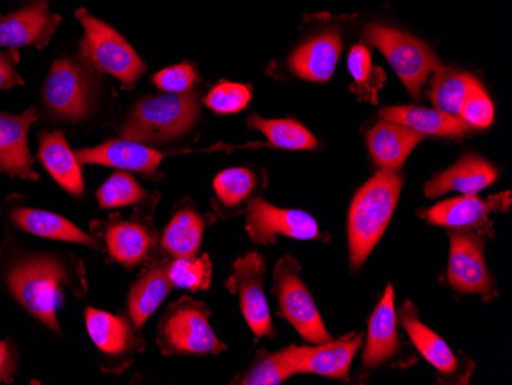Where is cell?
<instances>
[{
  "instance_id": "obj_18",
  "label": "cell",
  "mask_w": 512,
  "mask_h": 385,
  "mask_svg": "<svg viewBox=\"0 0 512 385\" xmlns=\"http://www.w3.org/2000/svg\"><path fill=\"white\" fill-rule=\"evenodd\" d=\"M341 51L339 31H325L293 51L289 59L290 70L307 82H327L335 74Z\"/></svg>"
},
{
  "instance_id": "obj_38",
  "label": "cell",
  "mask_w": 512,
  "mask_h": 385,
  "mask_svg": "<svg viewBox=\"0 0 512 385\" xmlns=\"http://www.w3.org/2000/svg\"><path fill=\"white\" fill-rule=\"evenodd\" d=\"M198 80L200 77L191 63L169 66L152 77V83L168 94L189 93L197 85Z\"/></svg>"
},
{
  "instance_id": "obj_14",
  "label": "cell",
  "mask_w": 512,
  "mask_h": 385,
  "mask_svg": "<svg viewBox=\"0 0 512 385\" xmlns=\"http://www.w3.org/2000/svg\"><path fill=\"white\" fill-rule=\"evenodd\" d=\"M36 109L22 114L0 111V172L8 177L39 180L33 169V157L28 148V135L37 120Z\"/></svg>"
},
{
  "instance_id": "obj_26",
  "label": "cell",
  "mask_w": 512,
  "mask_h": 385,
  "mask_svg": "<svg viewBox=\"0 0 512 385\" xmlns=\"http://www.w3.org/2000/svg\"><path fill=\"white\" fill-rule=\"evenodd\" d=\"M381 117L388 122L401 123L421 135L460 137L471 129L460 117L450 116L436 108L390 106V108L382 109Z\"/></svg>"
},
{
  "instance_id": "obj_35",
  "label": "cell",
  "mask_w": 512,
  "mask_h": 385,
  "mask_svg": "<svg viewBox=\"0 0 512 385\" xmlns=\"http://www.w3.org/2000/svg\"><path fill=\"white\" fill-rule=\"evenodd\" d=\"M255 188V174L246 168L226 169L214 180L215 194L226 208L241 205L255 191Z\"/></svg>"
},
{
  "instance_id": "obj_17",
  "label": "cell",
  "mask_w": 512,
  "mask_h": 385,
  "mask_svg": "<svg viewBox=\"0 0 512 385\" xmlns=\"http://www.w3.org/2000/svg\"><path fill=\"white\" fill-rule=\"evenodd\" d=\"M361 344V333L352 332L336 341L329 339L315 346H298V373L345 379Z\"/></svg>"
},
{
  "instance_id": "obj_10",
  "label": "cell",
  "mask_w": 512,
  "mask_h": 385,
  "mask_svg": "<svg viewBox=\"0 0 512 385\" xmlns=\"http://www.w3.org/2000/svg\"><path fill=\"white\" fill-rule=\"evenodd\" d=\"M266 261L258 252H249L238 258L227 278L226 287L240 298L241 312L256 339L272 336L273 324L269 304L264 293Z\"/></svg>"
},
{
  "instance_id": "obj_25",
  "label": "cell",
  "mask_w": 512,
  "mask_h": 385,
  "mask_svg": "<svg viewBox=\"0 0 512 385\" xmlns=\"http://www.w3.org/2000/svg\"><path fill=\"white\" fill-rule=\"evenodd\" d=\"M398 323L404 327L416 349L430 362L439 375L451 376L457 372L459 362H457L453 350L434 330L422 323L416 306L411 301H407L402 306Z\"/></svg>"
},
{
  "instance_id": "obj_15",
  "label": "cell",
  "mask_w": 512,
  "mask_h": 385,
  "mask_svg": "<svg viewBox=\"0 0 512 385\" xmlns=\"http://www.w3.org/2000/svg\"><path fill=\"white\" fill-rule=\"evenodd\" d=\"M82 165L108 166L120 171L137 172V174H157L158 166L165 154L149 148L145 143L134 142L128 139L108 140L99 146L83 148L77 152Z\"/></svg>"
},
{
  "instance_id": "obj_31",
  "label": "cell",
  "mask_w": 512,
  "mask_h": 385,
  "mask_svg": "<svg viewBox=\"0 0 512 385\" xmlns=\"http://www.w3.org/2000/svg\"><path fill=\"white\" fill-rule=\"evenodd\" d=\"M296 373H298V346H289L279 352L260 356L238 384L278 385L292 378Z\"/></svg>"
},
{
  "instance_id": "obj_40",
  "label": "cell",
  "mask_w": 512,
  "mask_h": 385,
  "mask_svg": "<svg viewBox=\"0 0 512 385\" xmlns=\"http://www.w3.org/2000/svg\"><path fill=\"white\" fill-rule=\"evenodd\" d=\"M17 350L10 341H0V384H10L16 375Z\"/></svg>"
},
{
  "instance_id": "obj_39",
  "label": "cell",
  "mask_w": 512,
  "mask_h": 385,
  "mask_svg": "<svg viewBox=\"0 0 512 385\" xmlns=\"http://www.w3.org/2000/svg\"><path fill=\"white\" fill-rule=\"evenodd\" d=\"M17 63H19L17 50L0 53V91L23 85V79L16 68Z\"/></svg>"
},
{
  "instance_id": "obj_29",
  "label": "cell",
  "mask_w": 512,
  "mask_h": 385,
  "mask_svg": "<svg viewBox=\"0 0 512 385\" xmlns=\"http://www.w3.org/2000/svg\"><path fill=\"white\" fill-rule=\"evenodd\" d=\"M250 129L263 132L270 145L287 151H309L318 148L315 135L292 119H263L250 116L247 120Z\"/></svg>"
},
{
  "instance_id": "obj_20",
  "label": "cell",
  "mask_w": 512,
  "mask_h": 385,
  "mask_svg": "<svg viewBox=\"0 0 512 385\" xmlns=\"http://www.w3.org/2000/svg\"><path fill=\"white\" fill-rule=\"evenodd\" d=\"M422 139L424 135L419 132L401 123L382 119V122L373 126L367 134L368 152L373 163L379 168L398 171Z\"/></svg>"
},
{
  "instance_id": "obj_30",
  "label": "cell",
  "mask_w": 512,
  "mask_h": 385,
  "mask_svg": "<svg viewBox=\"0 0 512 385\" xmlns=\"http://www.w3.org/2000/svg\"><path fill=\"white\" fill-rule=\"evenodd\" d=\"M474 79L476 77L471 74L439 66L431 79L430 99L434 108L450 116L459 117L463 100L467 97Z\"/></svg>"
},
{
  "instance_id": "obj_32",
  "label": "cell",
  "mask_w": 512,
  "mask_h": 385,
  "mask_svg": "<svg viewBox=\"0 0 512 385\" xmlns=\"http://www.w3.org/2000/svg\"><path fill=\"white\" fill-rule=\"evenodd\" d=\"M148 197V192L126 171H117L112 174L97 191V201L102 209L140 205L148 200Z\"/></svg>"
},
{
  "instance_id": "obj_34",
  "label": "cell",
  "mask_w": 512,
  "mask_h": 385,
  "mask_svg": "<svg viewBox=\"0 0 512 385\" xmlns=\"http://www.w3.org/2000/svg\"><path fill=\"white\" fill-rule=\"evenodd\" d=\"M348 71L352 74L353 82L362 99L376 103L379 89L382 88L385 76L381 68H375L371 53L365 45L359 43L348 53Z\"/></svg>"
},
{
  "instance_id": "obj_9",
  "label": "cell",
  "mask_w": 512,
  "mask_h": 385,
  "mask_svg": "<svg viewBox=\"0 0 512 385\" xmlns=\"http://www.w3.org/2000/svg\"><path fill=\"white\" fill-rule=\"evenodd\" d=\"M448 281L460 293L480 295L485 300L496 297V287L485 264V235L473 229H450Z\"/></svg>"
},
{
  "instance_id": "obj_4",
  "label": "cell",
  "mask_w": 512,
  "mask_h": 385,
  "mask_svg": "<svg viewBox=\"0 0 512 385\" xmlns=\"http://www.w3.org/2000/svg\"><path fill=\"white\" fill-rule=\"evenodd\" d=\"M211 309L203 301L180 298L171 304L158 324L157 344L165 356L218 355L226 344L212 329Z\"/></svg>"
},
{
  "instance_id": "obj_5",
  "label": "cell",
  "mask_w": 512,
  "mask_h": 385,
  "mask_svg": "<svg viewBox=\"0 0 512 385\" xmlns=\"http://www.w3.org/2000/svg\"><path fill=\"white\" fill-rule=\"evenodd\" d=\"M76 17L83 28L80 51L85 63L131 89L146 73L145 62L137 51L119 31L92 16L85 8L77 10Z\"/></svg>"
},
{
  "instance_id": "obj_16",
  "label": "cell",
  "mask_w": 512,
  "mask_h": 385,
  "mask_svg": "<svg viewBox=\"0 0 512 385\" xmlns=\"http://www.w3.org/2000/svg\"><path fill=\"white\" fill-rule=\"evenodd\" d=\"M497 180V169L476 154H465L451 168L434 175L425 185V195L437 198L447 192L477 195Z\"/></svg>"
},
{
  "instance_id": "obj_6",
  "label": "cell",
  "mask_w": 512,
  "mask_h": 385,
  "mask_svg": "<svg viewBox=\"0 0 512 385\" xmlns=\"http://www.w3.org/2000/svg\"><path fill=\"white\" fill-rule=\"evenodd\" d=\"M365 36L384 54L411 97L421 99L425 82L440 66L439 59L427 43L404 31L378 24L368 25Z\"/></svg>"
},
{
  "instance_id": "obj_33",
  "label": "cell",
  "mask_w": 512,
  "mask_h": 385,
  "mask_svg": "<svg viewBox=\"0 0 512 385\" xmlns=\"http://www.w3.org/2000/svg\"><path fill=\"white\" fill-rule=\"evenodd\" d=\"M168 277L172 287L177 289L207 290L212 283V261L209 255L203 257H181L169 261Z\"/></svg>"
},
{
  "instance_id": "obj_37",
  "label": "cell",
  "mask_w": 512,
  "mask_h": 385,
  "mask_svg": "<svg viewBox=\"0 0 512 385\" xmlns=\"http://www.w3.org/2000/svg\"><path fill=\"white\" fill-rule=\"evenodd\" d=\"M459 117L470 128L486 129L493 125L494 105L479 80L474 79L471 83Z\"/></svg>"
},
{
  "instance_id": "obj_2",
  "label": "cell",
  "mask_w": 512,
  "mask_h": 385,
  "mask_svg": "<svg viewBox=\"0 0 512 385\" xmlns=\"http://www.w3.org/2000/svg\"><path fill=\"white\" fill-rule=\"evenodd\" d=\"M200 94H158L143 97L129 112L122 139L145 143H168L188 134L200 119Z\"/></svg>"
},
{
  "instance_id": "obj_11",
  "label": "cell",
  "mask_w": 512,
  "mask_h": 385,
  "mask_svg": "<svg viewBox=\"0 0 512 385\" xmlns=\"http://www.w3.org/2000/svg\"><path fill=\"white\" fill-rule=\"evenodd\" d=\"M246 231L256 244H275L276 237L295 240H318V223L312 215L299 209L270 205L264 198H252L247 205Z\"/></svg>"
},
{
  "instance_id": "obj_23",
  "label": "cell",
  "mask_w": 512,
  "mask_h": 385,
  "mask_svg": "<svg viewBox=\"0 0 512 385\" xmlns=\"http://www.w3.org/2000/svg\"><path fill=\"white\" fill-rule=\"evenodd\" d=\"M168 260H154L142 270L132 283L128 295L129 316L137 329L154 315L155 310L171 292L172 284L168 277Z\"/></svg>"
},
{
  "instance_id": "obj_8",
  "label": "cell",
  "mask_w": 512,
  "mask_h": 385,
  "mask_svg": "<svg viewBox=\"0 0 512 385\" xmlns=\"http://www.w3.org/2000/svg\"><path fill=\"white\" fill-rule=\"evenodd\" d=\"M42 97L54 119L71 123L85 120L94 105V83L86 63L56 60L43 83Z\"/></svg>"
},
{
  "instance_id": "obj_12",
  "label": "cell",
  "mask_w": 512,
  "mask_h": 385,
  "mask_svg": "<svg viewBox=\"0 0 512 385\" xmlns=\"http://www.w3.org/2000/svg\"><path fill=\"white\" fill-rule=\"evenodd\" d=\"M62 17L50 10L45 0L31 2L22 10L0 14V48L43 50L53 39Z\"/></svg>"
},
{
  "instance_id": "obj_1",
  "label": "cell",
  "mask_w": 512,
  "mask_h": 385,
  "mask_svg": "<svg viewBox=\"0 0 512 385\" xmlns=\"http://www.w3.org/2000/svg\"><path fill=\"white\" fill-rule=\"evenodd\" d=\"M404 178L381 169L356 192L348 212V251L353 269H358L387 231L401 197Z\"/></svg>"
},
{
  "instance_id": "obj_41",
  "label": "cell",
  "mask_w": 512,
  "mask_h": 385,
  "mask_svg": "<svg viewBox=\"0 0 512 385\" xmlns=\"http://www.w3.org/2000/svg\"><path fill=\"white\" fill-rule=\"evenodd\" d=\"M28 2L31 4V2H42V0H28ZM45 2H48V0H45Z\"/></svg>"
},
{
  "instance_id": "obj_19",
  "label": "cell",
  "mask_w": 512,
  "mask_h": 385,
  "mask_svg": "<svg viewBox=\"0 0 512 385\" xmlns=\"http://www.w3.org/2000/svg\"><path fill=\"white\" fill-rule=\"evenodd\" d=\"M398 350V315L394 306V289L388 284L368 324L367 346L362 356L364 369L371 370L382 366Z\"/></svg>"
},
{
  "instance_id": "obj_13",
  "label": "cell",
  "mask_w": 512,
  "mask_h": 385,
  "mask_svg": "<svg viewBox=\"0 0 512 385\" xmlns=\"http://www.w3.org/2000/svg\"><path fill=\"white\" fill-rule=\"evenodd\" d=\"M509 203H511L509 192L491 197V200H482L477 195H460L427 209L424 217L431 224L442 226V228H467L483 235H490L493 232V226L488 217L493 211L508 209Z\"/></svg>"
},
{
  "instance_id": "obj_3",
  "label": "cell",
  "mask_w": 512,
  "mask_h": 385,
  "mask_svg": "<svg viewBox=\"0 0 512 385\" xmlns=\"http://www.w3.org/2000/svg\"><path fill=\"white\" fill-rule=\"evenodd\" d=\"M14 298L48 329L60 333L57 310L63 303L68 270L59 258L33 257L11 267L7 277Z\"/></svg>"
},
{
  "instance_id": "obj_24",
  "label": "cell",
  "mask_w": 512,
  "mask_h": 385,
  "mask_svg": "<svg viewBox=\"0 0 512 385\" xmlns=\"http://www.w3.org/2000/svg\"><path fill=\"white\" fill-rule=\"evenodd\" d=\"M105 241L109 255L132 269L148 260L157 237L149 226L138 221L111 220L106 226Z\"/></svg>"
},
{
  "instance_id": "obj_21",
  "label": "cell",
  "mask_w": 512,
  "mask_h": 385,
  "mask_svg": "<svg viewBox=\"0 0 512 385\" xmlns=\"http://www.w3.org/2000/svg\"><path fill=\"white\" fill-rule=\"evenodd\" d=\"M37 157L60 188L74 197H82L85 192L82 163L77 152L69 148L62 131L40 132Z\"/></svg>"
},
{
  "instance_id": "obj_27",
  "label": "cell",
  "mask_w": 512,
  "mask_h": 385,
  "mask_svg": "<svg viewBox=\"0 0 512 385\" xmlns=\"http://www.w3.org/2000/svg\"><path fill=\"white\" fill-rule=\"evenodd\" d=\"M11 218L22 231L36 235V237L83 244V246L94 247V249L100 246L96 238L86 234L85 231L77 228L76 224L60 215L53 214V212L30 208L14 209L11 212Z\"/></svg>"
},
{
  "instance_id": "obj_22",
  "label": "cell",
  "mask_w": 512,
  "mask_h": 385,
  "mask_svg": "<svg viewBox=\"0 0 512 385\" xmlns=\"http://www.w3.org/2000/svg\"><path fill=\"white\" fill-rule=\"evenodd\" d=\"M85 323L92 343L105 355L122 356L143 350L142 339L135 333L132 321H128L125 316L88 307Z\"/></svg>"
},
{
  "instance_id": "obj_7",
  "label": "cell",
  "mask_w": 512,
  "mask_h": 385,
  "mask_svg": "<svg viewBox=\"0 0 512 385\" xmlns=\"http://www.w3.org/2000/svg\"><path fill=\"white\" fill-rule=\"evenodd\" d=\"M301 266L290 257L281 258L275 267V292L279 304V316L289 321L302 338L312 344L329 341L321 313L313 301L312 293L299 277Z\"/></svg>"
},
{
  "instance_id": "obj_36",
  "label": "cell",
  "mask_w": 512,
  "mask_h": 385,
  "mask_svg": "<svg viewBox=\"0 0 512 385\" xmlns=\"http://www.w3.org/2000/svg\"><path fill=\"white\" fill-rule=\"evenodd\" d=\"M252 89L243 83L220 82L204 99V105L215 114H238L249 106Z\"/></svg>"
},
{
  "instance_id": "obj_28",
  "label": "cell",
  "mask_w": 512,
  "mask_h": 385,
  "mask_svg": "<svg viewBox=\"0 0 512 385\" xmlns=\"http://www.w3.org/2000/svg\"><path fill=\"white\" fill-rule=\"evenodd\" d=\"M204 234V220L194 209L175 212L161 237V247L171 258L195 257Z\"/></svg>"
}]
</instances>
